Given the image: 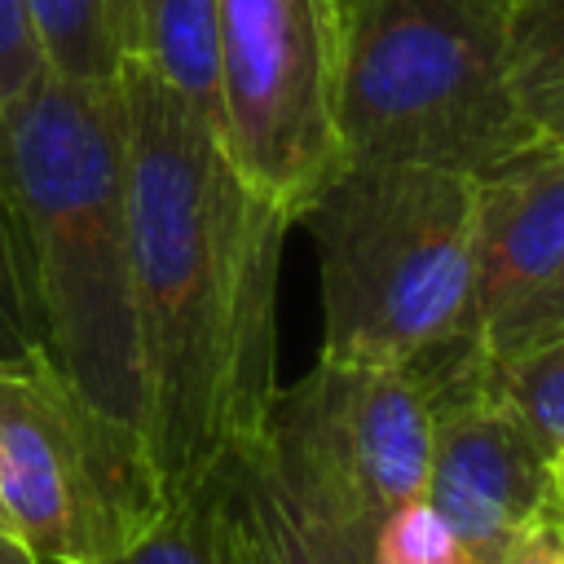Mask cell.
<instances>
[{"label": "cell", "instance_id": "6da1fadb", "mask_svg": "<svg viewBox=\"0 0 564 564\" xmlns=\"http://www.w3.org/2000/svg\"><path fill=\"white\" fill-rule=\"evenodd\" d=\"M119 88L145 441L176 498L264 432L295 220L238 176L220 137L145 62L123 57Z\"/></svg>", "mask_w": 564, "mask_h": 564}, {"label": "cell", "instance_id": "7a4b0ae2", "mask_svg": "<svg viewBox=\"0 0 564 564\" xmlns=\"http://www.w3.org/2000/svg\"><path fill=\"white\" fill-rule=\"evenodd\" d=\"M0 207L31 344L93 405L145 432L119 75L40 70L0 106Z\"/></svg>", "mask_w": 564, "mask_h": 564}, {"label": "cell", "instance_id": "3957f363", "mask_svg": "<svg viewBox=\"0 0 564 564\" xmlns=\"http://www.w3.org/2000/svg\"><path fill=\"white\" fill-rule=\"evenodd\" d=\"M300 220L313 225L317 251V357L414 370L476 344L471 176L419 163H344Z\"/></svg>", "mask_w": 564, "mask_h": 564}, {"label": "cell", "instance_id": "277c9868", "mask_svg": "<svg viewBox=\"0 0 564 564\" xmlns=\"http://www.w3.org/2000/svg\"><path fill=\"white\" fill-rule=\"evenodd\" d=\"M344 163H419L485 181L546 141L507 88V0H339Z\"/></svg>", "mask_w": 564, "mask_h": 564}, {"label": "cell", "instance_id": "5b68a950", "mask_svg": "<svg viewBox=\"0 0 564 564\" xmlns=\"http://www.w3.org/2000/svg\"><path fill=\"white\" fill-rule=\"evenodd\" d=\"M167 507L141 427L93 405L40 348L0 357V524L40 564H106Z\"/></svg>", "mask_w": 564, "mask_h": 564}, {"label": "cell", "instance_id": "8992f818", "mask_svg": "<svg viewBox=\"0 0 564 564\" xmlns=\"http://www.w3.org/2000/svg\"><path fill=\"white\" fill-rule=\"evenodd\" d=\"M339 0H220V145L291 220L344 167Z\"/></svg>", "mask_w": 564, "mask_h": 564}, {"label": "cell", "instance_id": "52a82bcc", "mask_svg": "<svg viewBox=\"0 0 564 564\" xmlns=\"http://www.w3.org/2000/svg\"><path fill=\"white\" fill-rule=\"evenodd\" d=\"M260 445L322 520L370 546L397 507L423 498L432 401L401 366L317 357L273 392Z\"/></svg>", "mask_w": 564, "mask_h": 564}, {"label": "cell", "instance_id": "ba28073f", "mask_svg": "<svg viewBox=\"0 0 564 564\" xmlns=\"http://www.w3.org/2000/svg\"><path fill=\"white\" fill-rule=\"evenodd\" d=\"M410 375L432 401L423 502L445 520L467 564H502L533 520H555L551 454L494 397L480 348L441 352Z\"/></svg>", "mask_w": 564, "mask_h": 564}, {"label": "cell", "instance_id": "9c48e42d", "mask_svg": "<svg viewBox=\"0 0 564 564\" xmlns=\"http://www.w3.org/2000/svg\"><path fill=\"white\" fill-rule=\"evenodd\" d=\"M564 264V150L542 145L476 181L471 335Z\"/></svg>", "mask_w": 564, "mask_h": 564}, {"label": "cell", "instance_id": "30bf717a", "mask_svg": "<svg viewBox=\"0 0 564 564\" xmlns=\"http://www.w3.org/2000/svg\"><path fill=\"white\" fill-rule=\"evenodd\" d=\"M220 520L229 564H366V546L282 480L260 436L220 463Z\"/></svg>", "mask_w": 564, "mask_h": 564}, {"label": "cell", "instance_id": "8fae6325", "mask_svg": "<svg viewBox=\"0 0 564 564\" xmlns=\"http://www.w3.org/2000/svg\"><path fill=\"white\" fill-rule=\"evenodd\" d=\"M132 57L220 137V0H150Z\"/></svg>", "mask_w": 564, "mask_h": 564}, {"label": "cell", "instance_id": "7c38bea8", "mask_svg": "<svg viewBox=\"0 0 564 564\" xmlns=\"http://www.w3.org/2000/svg\"><path fill=\"white\" fill-rule=\"evenodd\" d=\"M507 88L524 123L564 150V0H507Z\"/></svg>", "mask_w": 564, "mask_h": 564}, {"label": "cell", "instance_id": "4fadbf2b", "mask_svg": "<svg viewBox=\"0 0 564 564\" xmlns=\"http://www.w3.org/2000/svg\"><path fill=\"white\" fill-rule=\"evenodd\" d=\"M485 379L546 454L564 449V326L485 357Z\"/></svg>", "mask_w": 564, "mask_h": 564}, {"label": "cell", "instance_id": "5bb4252c", "mask_svg": "<svg viewBox=\"0 0 564 564\" xmlns=\"http://www.w3.org/2000/svg\"><path fill=\"white\" fill-rule=\"evenodd\" d=\"M48 70L70 79H115L119 44L106 0H26Z\"/></svg>", "mask_w": 564, "mask_h": 564}, {"label": "cell", "instance_id": "9a60e30c", "mask_svg": "<svg viewBox=\"0 0 564 564\" xmlns=\"http://www.w3.org/2000/svg\"><path fill=\"white\" fill-rule=\"evenodd\" d=\"M106 564H229L220 520V467L194 489L176 494L163 520L137 546Z\"/></svg>", "mask_w": 564, "mask_h": 564}, {"label": "cell", "instance_id": "2e32d148", "mask_svg": "<svg viewBox=\"0 0 564 564\" xmlns=\"http://www.w3.org/2000/svg\"><path fill=\"white\" fill-rule=\"evenodd\" d=\"M366 564H467V555L458 551L445 520L423 498H414L370 533Z\"/></svg>", "mask_w": 564, "mask_h": 564}, {"label": "cell", "instance_id": "e0dca14e", "mask_svg": "<svg viewBox=\"0 0 564 564\" xmlns=\"http://www.w3.org/2000/svg\"><path fill=\"white\" fill-rule=\"evenodd\" d=\"M564 326V264L542 282L533 286L524 300H516L507 313H498L485 330H480V352L485 357H502L538 335H551Z\"/></svg>", "mask_w": 564, "mask_h": 564}, {"label": "cell", "instance_id": "ac0fdd59", "mask_svg": "<svg viewBox=\"0 0 564 564\" xmlns=\"http://www.w3.org/2000/svg\"><path fill=\"white\" fill-rule=\"evenodd\" d=\"M40 70H48L26 0H0V106L13 101Z\"/></svg>", "mask_w": 564, "mask_h": 564}, {"label": "cell", "instance_id": "d6986e66", "mask_svg": "<svg viewBox=\"0 0 564 564\" xmlns=\"http://www.w3.org/2000/svg\"><path fill=\"white\" fill-rule=\"evenodd\" d=\"M22 348H35V344H31V326H26V308H22V291L13 273L4 207H0V357H13Z\"/></svg>", "mask_w": 564, "mask_h": 564}, {"label": "cell", "instance_id": "ffe728a7", "mask_svg": "<svg viewBox=\"0 0 564 564\" xmlns=\"http://www.w3.org/2000/svg\"><path fill=\"white\" fill-rule=\"evenodd\" d=\"M502 564H564V524L533 520L502 555Z\"/></svg>", "mask_w": 564, "mask_h": 564}, {"label": "cell", "instance_id": "44dd1931", "mask_svg": "<svg viewBox=\"0 0 564 564\" xmlns=\"http://www.w3.org/2000/svg\"><path fill=\"white\" fill-rule=\"evenodd\" d=\"M106 9H110V31H115V44H119V62H123L141 44V26H145V13H150V0H106Z\"/></svg>", "mask_w": 564, "mask_h": 564}, {"label": "cell", "instance_id": "7402d4cb", "mask_svg": "<svg viewBox=\"0 0 564 564\" xmlns=\"http://www.w3.org/2000/svg\"><path fill=\"white\" fill-rule=\"evenodd\" d=\"M0 564H40V560L26 551V542H22L9 524H0Z\"/></svg>", "mask_w": 564, "mask_h": 564}, {"label": "cell", "instance_id": "603a6c76", "mask_svg": "<svg viewBox=\"0 0 564 564\" xmlns=\"http://www.w3.org/2000/svg\"><path fill=\"white\" fill-rule=\"evenodd\" d=\"M551 485H555V520L564 524V449L551 454Z\"/></svg>", "mask_w": 564, "mask_h": 564}]
</instances>
